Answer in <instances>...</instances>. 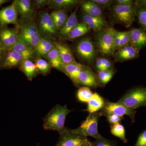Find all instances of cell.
Segmentation results:
<instances>
[{"label":"cell","mask_w":146,"mask_h":146,"mask_svg":"<svg viewBox=\"0 0 146 146\" xmlns=\"http://www.w3.org/2000/svg\"><path fill=\"white\" fill-rule=\"evenodd\" d=\"M71 111L66 105L56 104L44 118V129L47 130L56 131L59 134H61L67 129L65 126V120Z\"/></svg>","instance_id":"obj_1"},{"label":"cell","mask_w":146,"mask_h":146,"mask_svg":"<svg viewBox=\"0 0 146 146\" xmlns=\"http://www.w3.org/2000/svg\"><path fill=\"white\" fill-rule=\"evenodd\" d=\"M115 30L108 27L97 31L95 36L96 48L103 55L111 56L115 52L114 34Z\"/></svg>","instance_id":"obj_2"},{"label":"cell","mask_w":146,"mask_h":146,"mask_svg":"<svg viewBox=\"0 0 146 146\" xmlns=\"http://www.w3.org/2000/svg\"><path fill=\"white\" fill-rule=\"evenodd\" d=\"M19 27L18 35L34 49L42 38L35 21L33 18L21 20Z\"/></svg>","instance_id":"obj_3"},{"label":"cell","mask_w":146,"mask_h":146,"mask_svg":"<svg viewBox=\"0 0 146 146\" xmlns=\"http://www.w3.org/2000/svg\"><path fill=\"white\" fill-rule=\"evenodd\" d=\"M102 115L101 112L89 114L80 125L77 128L73 129V131L78 135L86 138L88 136L96 139L102 138V136L99 132L98 124L100 117Z\"/></svg>","instance_id":"obj_4"},{"label":"cell","mask_w":146,"mask_h":146,"mask_svg":"<svg viewBox=\"0 0 146 146\" xmlns=\"http://www.w3.org/2000/svg\"><path fill=\"white\" fill-rule=\"evenodd\" d=\"M118 102L133 110L146 106V88L138 87L132 89L125 94Z\"/></svg>","instance_id":"obj_5"},{"label":"cell","mask_w":146,"mask_h":146,"mask_svg":"<svg viewBox=\"0 0 146 146\" xmlns=\"http://www.w3.org/2000/svg\"><path fill=\"white\" fill-rule=\"evenodd\" d=\"M36 25L41 36L43 38L52 40L58 34L50 14L46 11L39 12L37 17Z\"/></svg>","instance_id":"obj_6"},{"label":"cell","mask_w":146,"mask_h":146,"mask_svg":"<svg viewBox=\"0 0 146 146\" xmlns=\"http://www.w3.org/2000/svg\"><path fill=\"white\" fill-rule=\"evenodd\" d=\"M75 50L79 57L86 63H93L96 57V46L89 37L79 40L76 45Z\"/></svg>","instance_id":"obj_7"},{"label":"cell","mask_w":146,"mask_h":146,"mask_svg":"<svg viewBox=\"0 0 146 146\" xmlns=\"http://www.w3.org/2000/svg\"><path fill=\"white\" fill-rule=\"evenodd\" d=\"M112 15L116 21L126 27H129L135 19V8L133 5H115L112 8Z\"/></svg>","instance_id":"obj_8"},{"label":"cell","mask_w":146,"mask_h":146,"mask_svg":"<svg viewBox=\"0 0 146 146\" xmlns=\"http://www.w3.org/2000/svg\"><path fill=\"white\" fill-rule=\"evenodd\" d=\"M92 142L87 138L82 137L74 132L73 129L67 128L60 134L55 146H92Z\"/></svg>","instance_id":"obj_9"},{"label":"cell","mask_w":146,"mask_h":146,"mask_svg":"<svg viewBox=\"0 0 146 146\" xmlns=\"http://www.w3.org/2000/svg\"><path fill=\"white\" fill-rule=\"evenodd\" d=\"M136 111L135 110L126 107L120 103L106 101L104 107L102 109V115L106 116L109 114H114L123 117L125 115L128 116L134 121V116Z\"/></svg>","instance_id":"obj_10"},{"label":"cell","mask_w":146,"mask_h":146,"mask_svg":"<svg viewBox=\"0 0 146 146\" xmlns=\"http://www.w3.org/2000/svg\"><path fill=\"white\" fill-rule=\"evenodd\" d=\"M18 34V30L3 27L0 30V42L3 47L11 50L16 44Z\"/></svg>","instance_id":"obj_11"},{"label":"cell","mask_w":146,"mask_h":146,"mask_svg":"<svg viewBox=\"0 0 146 146\" xmlns=\"http://www.w3.org/2000/svg\"><path fill=\"white\" fill-rule=\"evenodd\" d=\"M79 85L86 87H96L100 82L96 75L90 68L84 66L78 76Z\"/></svg>","instance_id":"obj_12"},{"label":"cell","mask_w":146,"mask_h":146,"mask_svg":"<svg viewBox=\"0 0 146 146\" xmlns=\"http://www.w3.org/2000/svg\"><path fill=\"white\" fill-rule=\"evenodd\" d=\"M18 12L13 2L0 10V24L2 25L11 24L18 25Z\"/></svg>","instance_id":"obj_13"},{"label":"cell","mask_w":146,"mask_h":146,"mask_svg":"<svg viewBox=\"0 0 146 146\" xmlns=\"http://www.w3.org/2000/svg\"><path fill=\"white\" fill-rule=\"evenodd\" d=\"M130 31V44L139 51L146 46V31L143 29L134 28Z\"/></svg>","instance_id":"obj_14"},{"label":"cell","mask_w":146,"mask_h":146,"mask_svg":"<svg viewBox=\"0 0 146 146\" xmlns=\"http://www.w3.org/2000/svg\"><path fill=\"white\" fill-rule=\"evenodd\" d=\"M15 4L18 15L22 20H27L33 18L34 10L30 0H16Z\"/></svg>","instance_id":"obj_15"},{"label":"cell","mask_w":146,"mask_h":146,"mask_svg":"<svg viewBox=\"0 0 146 146\" xmlns=\"http://www.w3.org/2000/svg\"><path fill=\"white\" fill-rule=\"evenodd\" d=\"M11 50L21 55L24 59L31 60L36 54L34 49L25 42L18 34L16 44Z\"/></svg>","instance_id":"obj_16"},{"label":"cell","mask_w":146,"mask_h":146,"mask_svg":"<svg viewBox=\"0 0 146 146\" xmlns=\"http://www.w3.org/2000/svg\"><path fill=\"white\" fill-rule=\"evenodd\" d=\"M84 66L78 62L63 64V72L70 78L75 86H78L79 74Z\"/></svg>","instance_id":"obj_17"},{"label":"cell","mask_w":146,"mask_h":146,"mask_svg":"<svg viewBox=\"0 0 146 146\" xmlns=\"http://www.w3.org/2000/svg\"><path fill=\"white\" fill-rule=\"evenodd\" d=\"M138 52L130 44L118 50L115 53L114 56L117 61H126L137 57Z\"/></svg>","instance_id":"obj_18"},{"label":"cell","mask_w":146,"mask_h":146,"mask_svg":"<svg viewBox=\"0 0 146 146\" xmlns=\"http://www.w3.org/2000/svg\"><path fill=\"white\" fill-rule=\"evenodd\" d=\"M53 44L59 53L63 64L77 62L72 50L68 45L59 42H54Z\"/></svg>","instance_id":"obj_19"},{"label":"cell","mask_w":146,"mask_h":146,"mask_svg":"<svg viewBox=\"0 0 146 146\" xmlns=\"http://www.w3.org/2000/svg\"><path fill=\"white\" fill-rule=\"evenodd\" d=\"M82 23L86 25L90 29L98 31L104 28L107 23L102 17H94L84 14L82 17Z\"/></svg>","instance_id":"obj_20"},{"label":"cell","mask_w":146,"mask_h":146,"mask_svg":"<svg viewBox=\"0 0 146 146\" xmlns=\"http://www.w3.org/2000/svg\"><path fill=\"white\" fill-rule=\"evenodd\" d=\"M77 11V9L71 13L62 28L59 31L58 35L61 39H68L71 31L78 23Z\"/></svg>","instance_id":"obj_21"},{"label":"cell","mask_w":146,"mask_h":146,"mask_svg":"<svg viewBox=\"0 0 146 146\" xmlns=\"http://www.w3.org/2000/svg\"><path fill=\"white\" fill-rule=\"evenodd\" d=\"M105 102L104 99L98 93H94L91 99L87 102L86 111L89 114L98 112L100 110L103 109Z\"/></svg>","instance_id":"obj_22"},{"label":"cell","mask_w":146,"mask_h":146,"mask_svg":"<svg viewBox=\"0 0 146 146\" xmlns=\"http://www.w3.org/2000/svg\"><path fill=\"white\" fill-rule=\"evenodd\" d=\"M81 7L84 14L94 17H102V8L94 2L93 0L83 2L81 4Z\"/></svg>","instance_id":"obj_23"},{"label":"cell","mask_w":146,"mask_h":146,"mask_svg":"<svg viewBox=\"0 0 146 146\" xmlns=\"http://www.w3.org/2000/svg\"><path fill=\"white\" fill-rule=\"evenodd\" d=\"M52 40L42 37L34 48L35 54L40 56L46 57L47 54L54 47Z\"/></svg>","instance_id":"obj_24"},{"label":"cell","mask_w":146,"mask_h":146,"mask_svg":"<svg viewBox=\"0 0 146 146\" xmlns=\"http://www.w3.org/2000/svg\"><path fill=\"white\" fill-rule=\"evenodd\" d=\"M21 69L29 80H32L37 75L36 66L30 59H24L21 63Z\"/></svg>","instance_id":"obj_25"},{"label":"cell","mask_w":146,"mask_h":146,"mask_svg":"<svg viewBox=\"0 0 146 146\" xmlns=\"http://www.w3.org/2000/svg\"><path fill=\"white\" fill-rule=\"evenodd\" d=\"M80 1L78 0H48V5L56 10L65 11L78 4Z\"/></svg>","instance_id":"obj_26"},{"label":"cell","mask_w":146,"mask_h":146,"mask_svg":"<svg viewBox=\"0 0 146 146\" xmlns=\"http://www.w3.org/2000/svg\"><path fill=\"white\" fill-rule=\"evenodd\" d=\"M49 63L52 68L63 72V64L57 50L54 47L47 54L46 57Z\"/></svg>","instance_id":"obj_27"},{"label":"cell","mask_w":146,"mask_h":146,"mask_svg":"<svg viewBox=\"0 0 146 146\" xmlns=\"http://www.w3.org/2000/svg\"><path fill=\"white\" fill-rule=\"evenodd\" d=\"M55 26L58 31H60L65 25L68 17L65 11L55 10L50 14Z\"/></svg>","instance_id":"obj_28"},{"label":"cell","mask_w":146,"mask_h":146,"mask_svg":"<svg viewBox=\"0 0 146 146\" xmlns=\"http://www.w3.org/2000/svg\"><path fill=\"white\" fill-rule=\"evenodd\" d=\"M23 60L24 58L21 55L11 50L5 58L4 65L5 67L12 68L20 64Z\"/></svg>","instance_id":"obj_29"},{"label":"cell","mask_w":146,"mask_h":146,"mask_svg":"<svg viewBox=\"0 0 146 146\" xmlns=\"http://www.w3.org/2000/svg\"><path fill=\"white\" fill-rule=\"evenodd\" d=\"M90 29L89 27L84 23H81L78 25L71 31L68 39H74L78 38L88 33Z\"/></svg>","instance_id":"obj_30"},{"label":"cell","mask_w":146,"mask_h":146,"mask_svg":"<svg viewBox=\"0 0 146 146\" xmlns=\"http://www.w3.org/2000/svg\"><path fill=\"white\" fill-rule=\"evenodd\" d=\"M110 131L112 135L119 138L123 143H126L127 140L126 138L124 127L120 123L113 125L110 127Z\"/></svg>","instance_id":"obj_31"},{"label":"cell","mask_w":146,"mask_h":146,"mask_svg":"<svg viewBox=\"0 0 146 146\" xmlns=\"http://www.w3.org/2000/svg\"><path fill=\"white\" fill-rule=\"evenodd\" d=\"M94 93L90 88L86 86L80 87L77 92V98L80 102L87 103L91 99Z\"/></svg>","instance_id":"obj_32"},{"label":"cell","mask_w":146,"mask_h":146,"mask_svg":"<svg viewBox=\"0 0 146 146\" xmlns=\"http://www.w3.org/2000/svg\"><path fill=\"white\" fill-rule=\"evenodd\" d=\"M35 64L38 72L44 75L49 73L51 67L49 62L41 57L36 58Z\"/></svg>","instance_id":"obj_33"},{"label":"cell","mask_w":146,"mask_h":146,"mask_svg":"<svg viewBox=\"0 0 146 146\" xmlns=\"http://www.w3.org/2000/svg\"><path fill=\"white\" fill-rule=\"evenodd\" d=\"M114 74L115 72L112 70L99 71H98L97 76L100 83H101L103 85H106L112 79Z\"/></svg>","instance_id":"obj_34"},{"label":"cell","mask_w":146,"mask_h":146,"mask_svg":"<svg viewBox=\"0 0 146 146\" xmlns=\"http://www.w3.org/2000/svg\"><path fill=\"white\" fill-rule=\"evenodd\" d=\"M92 146H117V143L114 141H110L103 136L98 138L92 142Z\"/></svg>","instance_id":"obj_35"},{"label":"cell","mask_w":146,"mask_h":146,"mask_svg":"<svg viewBox=\"0 0 146 146\" xmlns=\"http://www.w3.org/2000/svg\"><path fill=\"white\" fill-rule=\"evenodd\" d=\"M121 35L119 50L130 44V31L121 32Z\"/></svg>","instance_id":"obj_36"},{"label":"cell","mask_w":146,"mask_h":146,"mask_svg":"<svg viewBox=\"0 0 146 146\" xmlns=\"http://www.w3.org/2000/svg\"><path fill=\"white\" fill-rule=\"evenodd\" d=\"M138 17L139 23L146 29V8L141 7L138 11Z\"/></svg>","instance_id":"obj_37"},{"label":"cell","mask_w":146,"mask_h":146,"mask_svg":"<svg viewBox=\"0 0 146 146\" xmlns=\"http://www.w3.org/2000/svg\"><path fill=\"white\" fill-rule=\"evenodd\" d=\"M105 116L106 117L108 122L111 125L120 123L124 119L123 117H121L114 114H109Z\"/></svg>","instance_id":"obj_38"},{"label":"cell","mask_w":146,"mask_h":146,"mask_svg":"<svg viewBox=\"0 0 146 146\" xmlns=\"http://www.w3.org/2000/svg\"><path fill=\"white\" fill-rule=\"evenodd\" d=\"M101 8H107L110 7L114 1L112 0H93Z\"/></svg>","instance_id":"obj_39"},{"label":"cell","mask_w":146,"mask_h":146,"mask_svg":"<svg viewBox=\"0 0 146 146\" xmlns=\"http://www.w3.org/2000/svg\"><path fill=\"white\" fill-rule=\"evenodd\" d=\"M121 31L115 30L114 34V45L115 52L119 49L121 39Z\"/></svg>","instance_id":"obj_40"},{"label":"cell","mask_w":146,"mask_h":146,"mask_svg":"<svg viewBox=\"0 0 146 146\" xmlns=\"http://www.w3.org/2000/svg\"><path fill=\"white\" fill-rule=\"evenodd\" d=\"M134 146H146V130L140 134Z\"/></svg>","instance_id":"obj_41"},{"label":"cell","mask_w":146,"mask_h":146,"mask_svg":"<svg viewBox=\"0 0 146 146\" xmlns=\"http://www.w3.org/2000/svg\"><path fill=\"white\" fill-rule=\"evenodd\" d=\"M48 5V0H35L33 1V6L35 8H39Z\"/></svg>","instance_id":"obj_42"},{"label":"cell","mask_w":146,"mask_h":146,"mask_svg":"<svg viewBox=\"0 0 146 146\" xmlns=\"http://www.w3.org/2000/svg\"><path fill=\"white\" fill-rule=\"evenodd\" d=\"M116 5H133V1L131 0H116L115 1Z\"/></svg>","instance_id":"obj_43"},{"label":"cell","mask_w":146,"mask_h":146,"mask_svg":"<svg viewBox=\"0 0 146 146\" xmlns=\"http://www.w3.org/2000/svg\"><path fill=\"white\" fill-rule=\"evenodd\" d=\"M136 5L140 7H144L146 8V0H140L135 2Z\"/></svg>","instance_id":"obj_44"},{"label":"cell","mask_w":146,"mask_h":146,"mask_svg":"<svg viewBox=\"0 0 146 146\" xmlns=\"http://www.w3.org/2000/svg\"><path fill=\"white\" fill-rule=\"evenodd\" d=\"M3 45L0 42V56L3 53Z\"/></svg>","instance_id":"obj_45"},{"label":"cell","mask_w":146,"mask_h":146,"mask_svg":"<svg viewBox=\"0 0 146 146\" xmlns=\"http://www.w3.org/2000/svg\"><path fill=\"white\" fill-rule=\"evenodd\" d=\"M7 1H6V0H0V5L7 2Z\"/></svg>","instance_id":"obj_46"}]
</instances>
